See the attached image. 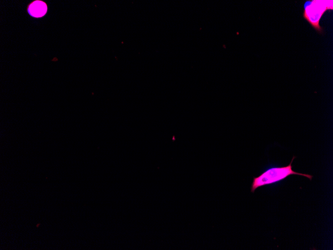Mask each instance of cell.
I'll return each mask as SVG.
<instances>
[{
  "label": "cell",
  "instance_id": "obj_2",
  "mask_svg": "<svg viewBox=\"0 0 333 250\" xmlns=\"http://www.w3.org/2000/svg\"><path fill=\"white\" fill-rule=\"evenodd\" d=\"M332 0H307L304 4L303 16L318 32L323 33L320 24L321 17L328 10L333 9Z\"/></svg>",
  "mask_w": 333,
  "mask_h": 250
},
{
  "label": "cell",
  "instance_id": "obj_1",
  "mask_svg": "<svg viewBox=\"0 0 333 250\" xmlns=\"http://www.w3.org/2000/svg\"><path fill=\"white\" fill-rule=\"evenodd\" d=\"M295 158V156H293L290 163L287 166L273 167L266 170L258 177H254L251 188V192L254 193L260 187L278 182L292 175L303 176L312 180L313 176L300 173L292 170V163Z\"/></svg>",
  "mask_w": 333,
  "mask_h": 250
},
{
  "label": "cell",
  "instance_id": "obj_3",
  "mask_svg": "<svg viewBox=\"0 0 333 250\" xmlns=\"http://www.w3.org/2000/svg\"><path fill=\"white\" fill-rule=\"evenodd\" d=\"M47 11V6L45 2L36 0L30 3L28 8V11L32 16L41 17Z\"/></svg>",
  "mask_w": 333,
  "mask_h": 250
}]
</instances>
